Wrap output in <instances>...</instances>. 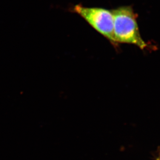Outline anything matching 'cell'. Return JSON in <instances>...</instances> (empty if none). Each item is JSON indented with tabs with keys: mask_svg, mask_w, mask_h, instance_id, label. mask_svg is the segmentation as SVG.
I'll return each instance as SVG.
<instances>
[{
	"mask_svg": "<svg viewBox=\"0 0 160 160\" xmlns=\"http://www.w3.org/2000/svg\"><path fill=\"white\" fill-rule=\"evenodd\" d=\"M114 18V43H126L144 49L146 42L140 35L137 23L138 15L131 6H121L113 9Z\"/></svg>",
	"mask_w": 160,
	"mask_h": 160,
	"instance_id": "6da1fadb",
	"label": "cell"
},
{
	"mask_svg": "<svg viewBox=\"0 0 160 160\" xmlns=\"http://www.w3.org/2000/svg\"><path fill=\"white\" fill-rule=\"evenodd\" d=\"M72 10L100 34L114 43V18L112 10L98 7H86L81 4L74 6Z\"/></svg>",
	"mask_w": 160,
	"mask_h": 160,
	"instance_id": "7a4b0ae2",
	"label": "cell"
},
{
	"mask_svg": "<svg viewBox=\"0 0 160 160\" xmlns=\"http://www.w3.org/2000/svg\"><path fill=\"white\" fill-rule=\"evenodd\" d=\"M158 160H160V157L159 158V159H158Z\"/></svg>",
	"mask_w": 160,
	"mask_h": 160,
	"instance_id": "3957f363",
	"label": "cell"
}]
</instances>
